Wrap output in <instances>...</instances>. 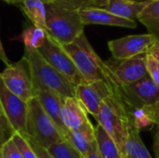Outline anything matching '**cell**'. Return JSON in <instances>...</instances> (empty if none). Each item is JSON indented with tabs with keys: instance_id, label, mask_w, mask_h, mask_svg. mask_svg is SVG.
Here are the masks:
<instances>
[{
	"instance_id": "cell-37",
	"label": "cell",
	"mask_w": 159,
	"mask_h": 158,
	"mask_svg": "<svg viewBox=\"0 0 159 158\" xmlns=\"http://www.w3.org/2000/svg\"><path fill=\"white\" fill-rule=\"evenodd\" d=\"M150 1H156V0H150Z\"/></svg>"
},
{
	"instance_id": "cell-26",
	"label": "cell",
	"mask_w": 159,
	"mask_h": 158,
	"mask_svg": "<svg viewBox=\"0 0 159 158\" xmlns=\"http://www.w3.org/2000/svg\"><path fill=\"white\" fill-rule=\"evenodd\" d=\"M15 130L9 123L0 102V148L14 135Z\"/></svg>"
},
{
	"instance_id": "cell-17",
	"label": "cell",
	"mask_w": 159,
	"mask_h": 158,
	"mask_svg": "<svg viewBox=\"0 0 159 158\" xmlns=\"http://www.w3.org/2000/svg\"><path fill=\"white\" fill-rule=\"evenodd\" d=\"M95 142L102 158H122V154L115 141L99 124L95 127Z\"/></svg>"
},
{
	"instance_id": "cell-19",
	"label": "cell",
	"mask_w": 159,
	"mask_h": 158,
	"mask_svg": "<svg viewBox=\"0 0 159 158\" xmlns=\"http://www.w3.org/2000/svg\"><path fill=\"white\" fill-rule=\"evenodd\" d=\"M137 20L147 28L148 34L159 41V0H148V4L138 15Z\"/></svg>"
},
{
	"instance_id": "cell-7",
	"label": "cell",
	"mask_w": 159,
	"mask_h": 158,
	"mask_svg": "<svg viewBox=\"0 0 159 158\" xmlns=\"http://www.w3.org/2000/svg\"><path fill=\"white\" fill-rule=\"evenodd\" d=\"M0 79L7 88L28 102L35 97L29 67L24 57L15 63H10L0 73Z\"/></svg>"
},
{
	"instance_id": "cell-27",
	"label": "cell",
	"mask_w": 159,
	"mask_h": 158,
	"mask_svg": "<svg viewBox=\"0 0 159 158\" xmlns=\"http://www.w3.org/2000/svg\"><path fill=\"white\" fill-rule=\"evenodd\" d=\"M0 158H23L12 140L7 142L0 148Z\"/></svg>"
},
{
	"instance_id": "cell-29",
	"label": "cell",
	"mask_w": 159,
	"mask_h": 158,
	"mask_svg": "<svg viewBox=\"0 0 159 158\" xmlns=\"http://www.w3.org/2000/svg\"><path fill=\"white\" fill-rule=\"evenodd\" d=\"M91 1L93 0H53L52 2L56 3L57 5L64 8L78 11L80 8L86 7Z\"/></svg>"
},
{
	"instance_id": "cell-4",
	"label": "cell",
	"mask_w": 159,
	"mask_h": 158,
	"mask_svg": "<svg viewBox=\"0 0 159 158\" xmlns=\"http://www.w3.org/2000/svg\"><path fill=\"white\" fill-rule=\"evenodd\" d=\"M130 114L129 109L122 101L110 96L102 102L98 118L96 119L98 124L115 141L122 154V158L124 157L125 142L132 128Z\"/></svg>"
},
{
	"instance_id": "cell-13",
	"label": "cell",
	"mask_w": 159,
	"mask_h": 158,
	"mask_svg": "<svg viewBox=\"0 0 159 158\" xmlns=\"http://www.w3.org/2000/svg\"><path fill=\"white\" fill-rule=\"evenodd\" d=\"M147 54V53H146ZM146 54H142L134 58L108 61L116 78L122 85H129L143 78L148 74L146 67Z\"/></svg>"
},
{
	"instance_id": "cell-33",
	"label": "cell",
	"mask_w": 159,
	"mask_h": 158,
	"mask_svg": "<svg viewBox=\"0 0 159 158\" xmlns=\"http://www.w3.org/2000/svg\"><path fill=\"white\" fill-rule=\"evenodd\" d=\"M154 152L156 157L159 158V127L157 128L154 136Z\"/></svg>"
},
{
	"instance_id": "cell-15",
	"label": "cell",
	"mask_w": 159,
	"mask_h": 158,
	"mask_svg": "<svg viewBox=\"0 0 159 158\" xmlns=\"http://www.w3.org/2000/svg\"><path fill=\"white\" fill-rule=\"evenodd\" d=\"M79 16L84 23L88 24H102L124 28H136L137 22L133 20L125 19L112 14L106 10L94 7H82L78 10Z\"/></svg>"
},
{
	"instance_id": "cell-34",
	"label": "cell",
	"mask_w": 159,
	"mask_h": 158,
	"mask_svg": "<svg viewBox=\"0 0 159 158\" xmlns=\"http://www.w3.org/2000/svg\"><path fill=\"white\" fill-rule=\"evenodd\" d=\"M0 61H2L6 64V66H7V65L10 64V61H9L8 58L7 57V54H6V52L4 50V47L2 46L1 40H0Z\"/></svg>"
},
{
	"instance_id": "cell-20",
	"label": "cell",
	"mask_w": 159,
	"mask_h": 158,
	"mask_svg": "<svg viewBox=\"0 0 159 158\" xmlns=\"http://www.w3.org/2000/svg\"><path fill=\"white\" fill-rule=\"evenodd\" d=\"M123 158H153L140 136V131L133 127L125 142Z\"/></svg>"
},
{
	"instance_id": "cell-6",
	"label": "cell",
	"mask_w": 159,
	"mask_h": 158,
	"mask_svg": "<svg viewBox=\"0 0 159 158\" xmlns=\"http://www.w3.org/2000/svg\"><path fill=\"white\" fill-rule=\"evenodd\" d=\"M38 52L52 67L59 71L75 87L87 82L62 46L53 40L48 34L44 45L38 49Z\"/></svg>"
},
{
	"instance_id": "cell-16",
	"label": "cell",
	"mask_w": 159,
	"mask_h": 158,
	"mask_svg": "<svg viewBox=\"0 0 159 158\" xmlns=\"http://www.w3.org/2000/svg\"><path fill=\"white\" fill-rule=\"evenodd\" d=\"M34 95L42 105L46 113L51 117V119L56 123V125L62 131L63 135L65 133V129L61 121V109L63 106L64 99L58 93L49 89H37L34 90Z\"/></svg>"
},
{
	"instance_id": "cell-32",
	"label": "cell",
	"mask_w": 159,
	"mask_h": 158,
	"mask_svg": "<svg viewBox=\"0 0 159 158\" xmlns=\"http://www.w3.org/2000/svg\"><path fill=\"white\" fill-rule=\"evenodd\" d=\"M86 158H102L101 156L99 151H98L96 142H94V143L92 144V146L90 147V149H89L88 155L86 156Z\"/></svg>"
},
{
	"instance_id": "cell-12",
	"label": "cell",
	"mask_w": 159,
	"mask_h": 158,
	"mask_svg": "<svg viewBox=\"0 0 159 158\" xmlns=\"http://www.w3.org/2000/svg\"><path fill=\"white\" fill-rule=\"evenodd\" d=\"M88 115L85 107L75 97L64 99L61 117L66 131L94 130L95 127L90 122Z\"/></svg>"
},
{
	"instance_id": "cell-1",
	"label": "cell",
	"mask_w": 159,
	"mask_h": 158,
	"mask_svg": "<svg viewBox=\"0 0 159 158\" xmlns=\"http://www.w3.org/2000/svg\"><path fill=\"white\" fill-rule=\"evenodd\" d=\"M62 47L87 82L103 81L110 88L112 96L125 103L123 85L116 78L107 62L103 61L95 52L84 33L73 43L64 45Z\"/></svg>"
},
{
	"instance_id": "cell-36",
	"label": "cell",
	"mask_w": 159,
	"mask_h": 158,
	"mask_svg": "<svg viewBox=\"0 0 159 158\" xmlns=\"http://www.w3.org/2000/svg\"><path fill=\"white\" fill-rule=\"evenodd\" d=\"M53 0H44V2H45V4H47V3H50V2H52Z\"/></svg>"
},
{
	"instance_id": "cell-22",
	"label": "cell",
	"mask_w": 159,
	"mask_h": 158,
	"mask_svg": "<svg viewBox=\"0 0 159 158\" xmlns=\"http://www.w3.org/2000/svg\"><path fill=\"white\" fill-rule=\"evenodd\" d=\"M47 32L34 25L25 29L15 40H20L25 47V51L38 50L45 43L47 38Z\"/></svg>"
},
{
	"instance_id": "cell-23",
	"label": "cell",
	"mask_w": 159,
	"mask_h": 158,
	"mask_svg": "<svg viewBox=\"0 0 159 158\" xmlns=\"http://www.w3.org/2000/svg\"><path fill=\"white\" fill-rule=\"evenodd\" d=\"M130 123L131 126L139 131L149 129L153 127V125H156L147 107L134 109L130 115Z\"/></svg>"
},
{
	"instance_id": "cell-8",
	"label": "cell",
	"mask_w": 159,
	"mask_h": 158,
	"mask_svg": "<svg viewBox=\"0 0 159 158\" xmlns=\"http://www.w3.org/2000/svg\"><path fill=\"white\" fill-rule=\"evenodd\" d=\"M123 90L125 103L131 114L134 109L154 106L159 102V87L148 74L137 82L123 85Z\"/></svg>"
},
{
	"instance_id": "cell-30",
	"label": "cell",
	"mask_w": 159,
	"mask_h": 158,
	"mask_svg": "<svg viewBox=\"0 0 159 158\" xmlns=\"http://www.w3.org/2000/svg\"><path fill=\"white\" fill-rule=\"evenodd\" d=\"M25 136V135H24ZM26 138H27V140L29 141V142H30V144L32 145V147L34 148V150L35 151V153L37 154V156H38V157L39 158H53L52 157V156H50V154L47 151V149H45V148H43L42 146H40L36 142H34V140H32V139H30V138H28L27 136H25Z\"/></svg>"
},
{
	"instance_id": "cell-9",
	"label": "cell",
	"mask_w": 159,
	"mask_h": 158,
	"mask_svg": "<svg viewBox=\"0 0 159 158\" xmlns=\"http://www.w3.org/2000/svg\"><path fill=\"white\" fill-rule=\"evenodd\" d=\"M157 41L150 34H133L108 42V47L114 60L122 61L146 54Z\"/></svg>"
},
{
	"instance_id": "cell-3",
	"label": "cell",
	"mask_w": 159,
	"mask_h": 158,
	"mask_svg": "<svg viewBox=\"0 0 159 158\" xmlns=\"http://www.w3.org/2000/svg\"><path fill=\"white\" fill-rule=\"evenodd\" d=\"M47 34L60 45L73 43L84 33V23L78 11L64 8L54 2L46 4Z\"/></svg>"
},
{
	"instance_id": "cell-24",
	"label": "cell",
	"mask_w": 159,
	"mask_h": 158,
	"mask_svg": "<svg viewBox=\"0 0 159 158\" xmlns=\"http://www.w3.org/2000/svg\"><path fill=\"white\" fill-rule=\"evenodd\" d=\"M47 151L53 158H86L75 150L67 141L50 146Z\"/></svg>"
},
{
	"instance_id": "cell-28",
	"label": "cell",
	"mask_w": 159,
	"mask_h": 158,
	"mask_svg": "<svg viewBox=\"0 0 159 158\" xmlns=\"http://www.w3.org/2000/svg\"><path fill=\"white\" fill-rule=\"evenodd\" d=\"M146 67L148 75L159 87V62L149 54H146Z\"/></svg>"
},
{
	"instance_id": "cell-5",
	"label": "cell",
	"mask_w": 159,
	"mask_h": 158,
	"mask_svg": "<svg viewBox=\"0 0 159 158\" xmlns=\"http://www.w3.org/2000/svg\"><path fill=\"white\" fill-rule=\"evenodd\" d=\"M25 136L45 149L65 141L62 131L46 113L36 97L28 102Z\"/></svg>"
},
{
	"instance_id": "cell-14",
	"label": "cell",
	"mask_w": 159,
	"mask_h": 158,
	"mask_svg": "<svg viewBox=\"0 0 159 158\" xmlns=\"http://www.w3.org/2000/svg\"><path fill=\"white\" fill-rule=\"evenodd\" d=\"M147 4L148 0H93L84 7L106 10L118 17L135 20Z\"/></svg>"
},
{
	"instance_id": "cell-2",
	"label": "cell",
	"mask_w": 159,
	"mask_h": 158,
	"mask_svg": "<svg viewBox=\"0 0 159 158\" xmlns=\"http://www.w3.org/2000/svg\"><path fill=\"white\" fill-rule=\"evenodd\" d=\"M23 57L27 61L34 90L49 89L63 99L75 97V86L52 67L38 50L25 51Z\"/></svg>"
},
{
	"instance_id": "cell-21",
	"label": "cell",
	"mask_w": 159,
	"mask_h": 158,
	"mask_svg": "<svg viewBox=\"0 0 159 158\" xmlns=\"http://www.w3.org/2000/svg\"><path fill=\"white\" fill-rule=\"evenodd\" d=\"M67 141L75 150L86 157L90 147L95 142V129L92 131H70L64 133Z\"/></svg>"
},
{
	"instance_id": "cell-25",
	"label": "cell",
	"mask_w": 159,
	"mask_h": 158,
	"mask_svg": "<svg viewBox=\"0 0 159 158\" xmlns=\"http://www.w3.org/2000/svg\"><path fill=\"white\" fill-rule=\"evenodd\" d=\"M11 140L15 143L16 147L18 148V150L20 151L23 158H39L24 135L15 132Z\"/></svg>"
},
{
	"instance_id": "cell-35",
	"label": "cell",
	"mask_w": 159,
	"mask_h": 158,
	"mask_svg": "<svg viewBox=\"0 0 159 158\" xmlns=\"http://www.w3.org/2000/svg\"><path fill=\"white\" fill-rule=\"evenodd\" d=\"M8 4H20L22 0H3Z\"/></svg>"
},
{
	"instance_id": "cell-11",
	"label": "cell",
	"mask_w": 159,
	"mask_h": 158,
	"mask_svg": "<svg viewBox=\"0 0 159 158\" xmlns=\"http://www.w3.org/2000/svg\"><path fill=\"white\" fill-rule=\"evenodd\" d=\"M110 96L112 91L103 81L86 82L75 87V98L95 120L98 118L102 102Z\"/></svg>"
},
{
	"instance_id": "cell-31",
	"label": "cell",
	"mask_w": 159,
	"mask_h": 158,
	"mask_svg": "<svg viewBox=\"0 0 159 158\" xmlns=\"http://www.w3.org/2000/svg\"><path fill=\"white\" fill-rule=\"evenodd\" d=\"M147 54L152 56L157 62H159V41H156L149 48Z\"/></svg>"
},
{
	"instance_id": "cell-10",
	"label": "cell",
	"mask_w": 159,
	"mask_h": 158,
	"mask_svg": "<svg viewBox=\"0 0 159 158\" xmlns=\"http://www.w3.org/2000/svg\"><path fill=\"white\" fill-rule=\"evenodd\" d=\"M0 102L15 132L26 135L28 102L10 92L0 79Z\"/></svg>"
},
{
	"instance_id": "cell-18",
	"label": "cell",
	"mask_w": 159,
	"mask_h": 158,
	"mask_svg": "<svg viewBox=\"0 0 159 158\" xmlns=\"http://www.w3.org/2000/svg\"><path fill=\"white\" fill-rule=\"evenodd\" d=\"M20 4L33 24L47 32V10L44 0H22Z\"/></svg>"
}]
</instances>
